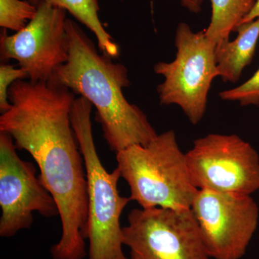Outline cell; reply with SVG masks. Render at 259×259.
Wrapping results in <instances>:
<instances>
[{
  "label": "cell",
  "instance_id": "obj_1",
  "mask_svg": "<svg viewBox=\"0 0 259 259\" xmlns=\"http://www.w3.org/2000/svg\"><path fill=\"white\" fill-rule=\"evenodd\" d=\"M11 107L0 116V132L18 149L28 151L40 169L42 185L56 202L60 239L53 259L86 257L88 182L82 154L71 125L75 94L51 81L20 79L8 91Z\"/></svg>",
  "mask_w": 259,
  "mask_h": 259
},
{
  "label": "cell",
  "instance_id": "obj_2",
  "mask_svg": "<svg viewBox=\"0 0 259 259\" xmlns=\"http://www.w3.org/2000/svg\"><path fill=\"white\" fill-rule=\"evenodd\" d=\"M69 59L49 81L84 97L97 110L107 145L115 153L133 145H146L157 136L147 115L130 103L123 89L131 85L127 68L97 50L79 25L66 19Z\"/></svg>",
  "mask_w": 259,
  "mask_h": 259
},
{
  "label": "cell",
  "instance_id": "obj_3",
  "mask_svg": "<svg viewBox=\"0 0 259 259\" xmlns=\"http://www.w3.org/2000/svg\"><path fill=\"white\" fill-rule=\"evenodd\" d=\"M93 107L86 98L79 97L75 99L71 112V125L82 154L88 182L89 259H129L123 252L120 218L131 200L119 192L118 168L107 171L99 157L92 125Z\"/></svg>",
  "mask_w": 259,
  "mask_h": 259
},
{
  "label": "cell",
  "instance_id": "obj_4",
  "mask_svg": "<svg viewBox=\"0 0 259 259\" xmlns=\"http://www.w3.org/2000/svg\"><path fill=\"white\" fill-rule=\"evenodd\" d=\"M121 178L130 199L141 208H191L198 189L191 180L186 153L172 130L146 145H133L116 153Z\"/></svg>",
  "mask_w": 259,
  "mask_h": 259
},
{
  "label": "cell",
  "instance_id": "obj_5",
  "mask_svg": "<svg viewBox=\"0 0 259 259\" xmlns=\"http://www.w3.org/2000/svg\"><path fill=\"white\" fill-rule=\"evenodd\" d=\"M175 44V60L153 66L154 72L163 77L157 87L158 99L162 105L180 107L191 123L197 125L207 110L213 80L219 76L216 45L204 30L192 31L185 23L177 26Z\"/></svg>",
  "mask_w": 259,
  "mask_h": 259
},
{
  "label": "cell",
  "instance_id": "obj_6",
  "mask_svg": "<svg viewBox=\"0 0 259 259\" xmlns=\"http://www.w3.org/2000/svg\"><path fill=\"white\" fill-rule=\"evenodd\" d=\"M122 234L129 259H210L191 209H134Z\"/></svg>",
  "mask_w": 259,
  "mask_h": 259
},
{
  "label": "cell",
  "instance_id": "obj_7",
  "mask_svg": "<svg viewBox=\"0 0 259 259\" xmlns=\"http://www.w3.org/2000/svg\"><path fill=\"white\" fill-rule=\"evenodd\" d=\"M196 188L249 195L259 191V155L237 135L210 134L186 153Z\"/></svg>",
  "mask_w": 259,
  "mask_h": 259
},
{
  "label": "cell",
  "instance_id": "obj_8",
  "mask_svg": "<svg viewBox=\"0 0 259 259\" xmlns=\"http://www.w3.org/2000/svg\"><path fill=\"white\" fill-rule=\"evenodd\" d=\"M190 209L210 258L244 256L259 221L251 196L199 190Z\"/></svg>",
  "mask_w": 259,
  "mask_h": 259
},
{
  "label": "cell",
  "instance_id": "obj_9",
  "mask_svg": "<svg viewBox=\"0 0 259 259\" xmlns=\"http://www.w3.org/2000/svg\"><path fill=\"white\" fill-rule=\"evenodd\" d=\"M66 11L41 0L34 18L20 31L0 37L3 61L14 59L32 83L49 81L58 67L69 59Z\"/></svg>",
  "mask_w": 259,
  "mask_h": 259
},
{
  "label": "cell",
  "instance_id": "obj_10",
  "mask_svg": "<svg viewBox=\"0 0 259 259\" xmlns=\"http://www.w3.org/2000/svg\"><path fill=\"white\" fill-rule=\"evenodd\" d=\"M13 138L0 132V236L11 238L28 229L34 212L59 215L54 197L42 185L30 162L19 157Z\"/></svg>",
  "mask_w": 259,
  "mask_h": 259
},
{
  "label": "cell",
  "instance_id": "obj_11",
  "mask_svg": "<svg viewBox=\"0 0 259 259\" xmlns=\"http://www.w3.org/2000/svg\"><path fill=\"white\" fill-rule=\"evenodd\" d=\"M234 40L216 45L215 59L219 77L224 82L236 83L243 70L253 60L259 40V18L241 24Z\"/></svg>",
  "mask_w": 259,
  "mask_h": 259
},
{
  "label": "cell",
  "instance_id": "obj_12",
  "mask_svg": "<svg viewBox=\"0 0 259 259\" xmlns=\"http://www.w3.org/2000/svg\"><path fill=\"white\" fill-rule=\"evenodd\" d=\"M212 15L204 32L215 45L230 40V35L241 25L256 0H210Z\"/></svg>",
  "mask_w": 259,
  "mask_h": 259
},
{
  "label": "cell",
  "instance_id": "obj_13",
  "mask_svg": "<svg viewBox=\"0 0 259 259\" xmlns=\"http://www.w3.org/2000/svg\"><path fill=\"white\" fill-rule=\"evenodd\" d=\"M49 4L69 12L79 23L95 34L100 51L116 58L119 56V47L105 30L99 18L100 7L97 0H46Z\"/></svg>",
  "mask_w": 259,
  "mask_h": 259
},
{
  "label": "cell",
  "instance_id": "obj_14",
  "mask_svg": "<svg viewBox=\"0 0 259 259\" xmlns=\"http://www.w3.org/2000/svg\"><path fill=\"white\" fill-rule=\"evenodd\" d=\"M37 13V6L27 0H0V26L19 32L26 27Z\"/></svg>",
  "mask_w": 259,
  "mask_h": 259
},
{
  "label": "cell",
  "instance_id": "obj_15",
  "mask_svg": "<svg viewBox=\"0 0 259 259\" xmlns=\"http://www.w3.org/2000/svg\"><path fill=\"white\" fill-rule=\"evenodd\" d=\"M225 101L237 102L242 106L259 105V68L249 79L240 86L219 93Z\"/></svg>",
  "mask_w": 259,
  "mask_h": 259
},
{
  "label": "cell",
  "instance_id": "obj_16",
  "mask_svg": "<svg viewBox=\"0 0 259 259\" xmlns=\"http://www.w3.org/2000/svg\"><path fill=\"white\" fill-rule=\"evenodd\" d=\"M28 79V74L22 68L16 69L13 65L2 64L0 66V111H8L11 107L8 91L15 81Z\"/></svg>",
  "mask_w": 259,
  "mask_h": 259
},
{
  "label": "cell",
  "instance_id": "obj_17",
  "mask_svg": "<svg viewBox=\"0 0 259 259\" xmlns=\"http://www.w3.org/2000/svg\"><path fill=\"white\" fill-rule=\"evenodd\" d=\"M179 1L183 8L191 13L198 14L202 11L204 0H179Z\"/></svg>",
  "mask_w": 259,
  "mask_h": 259
},
{
  "label": "cell",
  "instance_id": "obj_18",
  "mask_svg": "<svg viewBox=\"0 0 259 259\" xmlns=\"http://www.w3.org/2000/svg\"><path fill=\"white\" fill-rule=\"evenodd\" d=\"M258 18H259V0H256L253 10H251L250 14L243 20L241 24L248 23V22L252 21V20Z\"/></svg>",
  "mask_w": 259,
  "mask_h": 259
},
{
  "label": "cell",
  "instance_id": "obj_19",
  "mask_svg": "<svg viewBox=\"0 0 259 259\" xmlns=\"http://www.w3.org/2000/svg\"><path fill=\"white\" fill-rule=\"evenodd\" d=\"M27 1H28L29 3H30L31 4L35 5V6H37L41 0H27Z\"/></svg>",
  "mask_w": 259,
  "mask_h": 259
}]
</instances>
